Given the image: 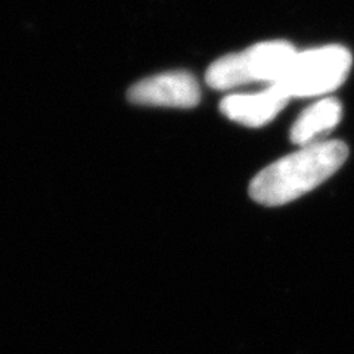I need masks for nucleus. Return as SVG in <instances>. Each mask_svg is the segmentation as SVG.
Listing matches in <instances>:
<instances>
[{
    "instance_id": "obj_1",
    "label": "nucleus",
    "mask_w": 354,
    "mask_h": 354,
    "mask_svg": "<svg viewBox=\"0 0 354 354\" xmlns=\"http://www.w3.org/2000/svg\"><path fill=\"white\" fill-rule=\"evenodd\" d=\"M347 157L348 148L341 140L310 143L261 170L250 185V195L263 205L288 204L329 179Z\"/></svg>"
},
{
    "instance_id": "obj_2",
    "label": "nucleus",
    "mask_w": 354,
    "mask_h": 354,
    "mask_svg": "<svg viewBox=\"0 0 354 354\" xmlns=\"http://www.w3.org/2000/svg\"><path fill=\"white\" fill-rule=\"evenodd\" d=\"M295 55L294 44L286 40L261 41L243 52L218 58L208 66L205 82L216 91H229L250 83H281Z\"/></svg>"
},
{
    "instance_id": "obj_3",
    "label": "nucleus",
    "mask_w": 354,
    "mask_h": 354,
    "mask_svg": "<svg viewBox=\"0 0 354 354\" xmlns=\"http://www.w3.org/2000/svg\"><path fill=\"white\" fill-rule=\"evenodd\" d=\"M353 65L351 52L339 44L297 52L281 84L292 97L328 95L347 80Z\"/></svg>"
},
{
    "instance_id": "obj_4",
    "label": "nucleus",
    "mask_w": 354,
    "mask_h": 354,
    "mask_svg": "<svg viewBox=\"0 0 354 354\" xmlns=\"http://www.w3.org/2000/svg\"><path fill=\"white\" fill-rule=\"evenodd\" d=\"M127 99L138 105L194 108L199 104L201 91L191 73L171 71L133 84L127 92Z\"/></svg>"
},
{
    "instance_id": "obj_5",
    "label": "nucleus",
    "mask_w": 354,
    "mask_h": 354,
    "mask_svg": "<svg viewBox=\"0 0 354 354\" xmlns=\"http://www.w3.org/2000/svg\"><path fill=\"white\" fill-rule=\"evenodd\" d=\"M291 96L281 84H269L260 92L229 95L220 102V111L229 120L247 127H261L278 115Z\"/></svg>"
},
{
    "instance_id": "obj_6",
    "label": "nucleus",
    "mask_w": 354,
    "mask_h": 354,
    "mask_svg": "<svg viewBox=\"0 0 354 354\" xmlns=\"http://www.w3.org/2000/svg\"><path fill=\"white\" fill-rule=\"evenodd\" d=\"M342 117V105L335 97H324L306 108L291 127V142L300 147L315 143L316 139L338 126Z\"/></svg>"
}]
</instances>
